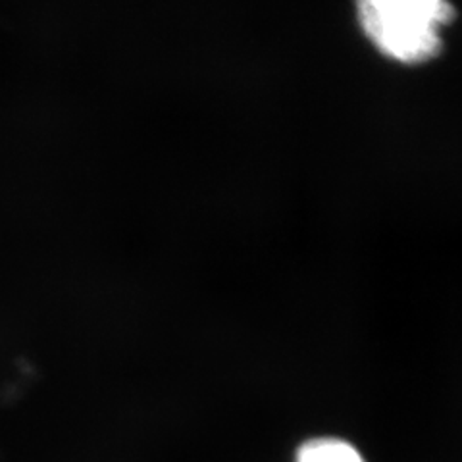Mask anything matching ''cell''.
<instances>
[{
  "label": "cell",
  "mask_w": 462,
  "mask_h": 462,
  "mask_svg": "<svg viewBox=\"0 0 462 462\" xmlns=\"http://www.w3.org/2000/svg\"><path fill=\"white\" fill-rule=\"evenodd\" d=\"M299 462H365V458L341 439H316L302 447Z\"/></svg>",
  "instance_id": "obj_2"
},
{
  "label": "cell",
  "mask_w": 462,
  "mask_h": 462,
  "mask_svg": "<svg viewBox=\"0 0 462 462\" xmlns=\"http://www.w3.org/2000/svg\"><path fill=\"white\" fill-rule=\"evenodd\" d=\"M355 14L370 47L401 66L436 60L455 20L451 0H356Z\"/></svg>",
  "instance_id": "obj_1"
}]
</instances>
